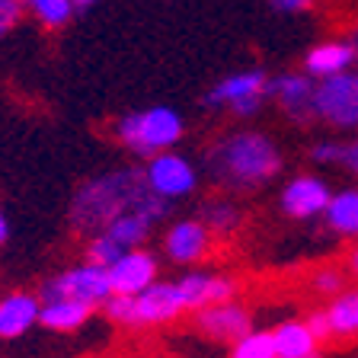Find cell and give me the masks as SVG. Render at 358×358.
Segmentation results:
<instances>
[{
    "label": "cell",
    "mask_w": 358,
    "mask_h": 358,
    "mask_svg": "<svg viewBox=\"0 0 358 358\" xmlns=\"http://www.w3.org/2000/svg\"><path fill=\"white\" fill-rule=\"evenodd\" d=\"M103 310L109 320L115 323H131L134 317V294H122V291H112L109 298L103 301Z\"/></svg>",
    "instance_id": "484cf974"
},
{
    "label": "cell",
    "mask_w": 358,
    "mask_h": 358,
    "mask_svg": "<svg viewBox=\"0 0 358 358\" xmlns=\"http://www.w3.org/2000/svg\"><path fill=\"white\" fill-rule=\"evenodd\" d=\"M201 221H205V227H208L211 234L227 237V234H234L240 227V208L234 205L231 199H215V201H208V205H205Z\"/></svg>",
    "instance_id": "603a6c76"
},
{
    "label": "cell",
    "mask_w": 358,
    "mask_h": 358,
    "mask_svg": "<svg viewBox=\"0 0 358 358\" xmlns=\"http://www.w3.org/2000/svg\"><path fill=\"white\" fill-rule=\"evenodd\" d=\"M122 253H125V246L119 243V240H112L109 234H93L87 243V262H96V266H106L109 268L115 259H122Z\"/></svg>",
    "instance_id": "d4e9b609"
},
{
    "label": "cell",
    "mask_w": 358,
    "mask_h": 358,
    "mask_svg": "<svg viewBox=\"0 0 358 358\" xmlns=\"http://www.w3.org/2000/svg\"><path fill=\"white\" fill-rule=\"evenodd\" d=\"M3 240H7V217L0 215V243H3Z\"/></svg>",
    "instance_id": "836d02e7"
},
{
    "label": "cell",
    "mask_w": 358,
    "mask_h": 358,
    "mask_svg": "<svg viewBox=\"0 0 358 358\" xmlns=\"http://www.w3.org/2000/svg\"><path fill=\"white\" fill-rule=\"evenodd\" d=\"M42 301L26 291H13L7 298H0V339H20L38 323Z\"/></svg>",
    "instance_id": "9a60e30c"
},
{
    "label": "cell",
    "mask_w": 358,
    "mask_h": 358,
    "mask_svg": "<svg viewBox=\"0 0 358 358\" xmlns=\"http://www.w3.org/2000/svg\"><path fill=\"white\" fill-rule=\"evenodd\" d=\"M93 3H96V0H74L77 10H87V7H93Z\"/></svg>",
    "instance_id": "e575fe53"
},
{
    "label": "cell",
    "mask_w": 358,
    "mask_h": 358,
    "mask_svg": "<svg viewBox=\"0 0 358 358\" xmlns=\"http://www.w3.org/2000/svg\"><path fill=\"white\" fill-rule=\"evenodd\" d=\"M349 268H352V272H355V275H358V243L352 246V253H349Z\"/></svg>",
    "instance_id": "d6a6232c"
},
{
    "label": "cell",
    "mask_w": 358,
    "mask_h": 358,
    "mask_svg": "<svg viewBox=\"0 0 358 358\" xmlns=\"http://www.w3.org/2000/svg\"><path fill=\"white\" fill-rule=\"evenodd\" d=\"M22 7L29 10L45 29H61L74 16V0H22Z\"/></svg>",
    "instance_id": "7402d4cb"
},
{
    "label": "cell",
    "mask_w": 358,
    "mask_h": 358,
    "mask_svg": "<svg viewBox=\"0 0 358 358\" xmlns=\"http://www.w3.org/2000/svg\"><path fill=\"white\" fill-rule=\"evenodd\" d=\"M310 285H313L317 294H329V298H333V294L343 291L345 278H343V272H339L336 266H323V268H317V272L310 275Z\"/></svg>",
    "instance_id": "4316f807"
},
{
    "label": "cell",
    "mask_w": 358,
    "mask_h": 358,
    "mask_svg": "<svg viewBox=\"0 0 358 358\" xmlns=\"http://www.w3.org/2000/svg\"><path fill=\"white\" fill-rule=\"evenodd\" d=\"M355 83H358V74H355Z\"/></svg>",
    "instance_id": "8d00e7d4"
},
{
    "label": "cell",
    "mask_w": 358,
    "mask_h": 358,
    "mask_svg": "<svg viewBox=\"0 0 358 358\" xmlns=\"http://www.w3.org/2000/svg\"><path fill=\"white\" fill-rule=\"evenodd\" d=\"M205 164L217 186L246 192L282 173V150L262 131H234L211 144Z\"/></svg>",
    "instance_id": "7a4b0ae2"
},
{
    "label": "cell",
    "mask_w": 358,
    "mask_h": 358,
    "mask_svg": "<svg viewBox=\"0 0 358 358\" xmlns=\"http://www.w3.org/2000/svg\"><path fill=\"white\" fill-rule=\"evenodd\" d=\"M211 237L215 234L205 227V221L186 217V221L170 224V231L164 237V253L176 266H192V262L205 259L211 253Z\"/></svg>",
    "instance_id": "8fae6325"
},
{
    "label": "cell",
    "mask_w": 358,
    "mask_h": 358,
    "mask_svg": "<svg viewBox=\"0 0 358 358\" xmlns=\"http://www.w3.org/2000/svg\"><path fill=\"white\" fill-rule=\"evenodd\" d=\"M186 310L182 298L176 291V282H154L134 294V317L131 323H141V327H154V323H170L176 320L179 313Z\"/></svg>",
    "instance_id": "7c38bea8"
},
{
    "label": "cell",
    "mask_w": 358,
    "mask_h": 358,
    "mask_svg": "<svg viewBox=\"0 0 358 358\" xmlns=\"http://www.w3.org/2000/svg\"><path fill=\"white\" fill-rule=\"evenodd\" d=\"M323 221L336 237L358 240V186H345L333 192L327 211H323Z\"/></svg>",
    "instance_id": "e0dca14e"
},
{
    "label": "cell",
    "mask_w": 358,
    "mask_h": 358,
    "mask_svg": "<svg viewBox=\"0 0 358 358\" xmlns=\"http://www.w3.org/2000/svg\"><path fill=\"white\" fill-rule=\"evenodd\" d=\"M349 45H352V48H355V58H358V29H355V32H352V38H349Z\"/></svg>",
    "instance_id": "d590c367"
},
{
    "label": "cell",
    "mask_w": 358,
    "mask_h": 358,
    "mask_svg": "<svg viewBox=\"0 0 358 358\" xmlns=\"http://www.w3.org/2000/svg\"><path fill=\"white\" fill-rule=\"evenodd\" d=\"M144 179L160 199H186L199 189V170L189 157L176 154V150H164V154L148 157L144 166Z\"/></svg>",
    "instance_id": "52a82bcc"
},
{
    "label": "cell",
    "mask_w": 358,
    "mask_h": 358,
    "mask_svg": "<svg viewBox=\"0 0 358 358\" xmlns=\"http://www.w3.org/2000/svg\"><path fill=\"white\" fill-rule=\"evenodd\" d=\"M150 227H154V221H150L148 215H141V211H125V215H119L115 221H109L106 234H109L112 240H119L125 250H134V246H141L144 240H148Z\"/></svg>",
    "instance_id": "ffe728a7"
},
{
    "label": "cell",
    "mask_w": 358,
    "mask_h": 358,
    "mask_svg": "<svg viewBox=\"0 0 358 358\" xmlns=\"http://www.w3.org/2000/svg\"><path fill=\"white\" fill-rule=\"evenodd\" d=\"M125 211H141L154 224L170 211V201L160 199L148 186L144 170L138 166H122V170L87 179L71 199V227L93 237V234H103L109 221H115Z\"/></svg>",
    "instance_id": "6da1fadb"
},
{
    "label": "cell",
    "mask_w": 358,
    "mask_h": 358,
    "mask_svg": "<svg viewBox=\"0 0 358 358\" xmlns=\"http://www.w3.org/2000/svg\"><path fill=\"white\" fill-rule=\"evenodd\" d=\"M211 288H215V275L211 272H189L176 282V291L182 298L186 310L199 313L201 307H211Z\"/></svg>",
    "instance_id": "44dd1931"
},
{
    "label": "cell",
    "mask_w": 358,
    "mask_h": 358,
    "mask_svg": "<svg viewBox=\"0 0 358 358\" xmlns=\"http://www.w3.org/2000/svg\"><path fill=\"white\" fill-rule=\"evenodd\" d=\"M231 358H275V343H272V329H250L231 343Z\"/></svg>",
    "instance_id": "cb8c5ba5"
},
{
    "label": "cell",
    "mask_w": 358,
    "mask_h": 358,
    "mask_svg": "<svg viewBox=\"0 0 358 358\" xmlns=\"http://www.w3.org/2000/svg\"><path fill=\"white\" fill-rule=\"evenodd\" d=\"M339 166H345L352 176H358V138L343 144V160H339Z\"/></svg>",
    "instance_id": "1f68e13d"
},
{
    "label": "cell",
    "mask_w": 358,
    "mask_h": 358,
    "mask_svg": "<svg viewBox=\"0 0 358 358\" xmlns=\"http://www.w3.org/2000/svg\"><path fill=\"white\" fill-rule=\"evenodd\" d=\"M182 131H186V122L170 106H150V109L141 112H128L115 125L119 141L138 157H154L164 154V150H173L182 138Z\"/></svg>",
    "instance_id": "3957f363"
},
{
    "label": "cell",
    "mask_w": 358,
    "mask_h": 358,
    "mask_svg": "<svg viewBox=\"0 0 358 358\" xmlns=\"http://www.w3.org/2000/svg\"><path fill=\"white\" fill-rule=\"evenodd\" d=\"M313 90H317V80L304 71H285V74L268 77V99L298 125L313 122Z\"/></svg>",
    "instance_id": "9c48e42d"
},
{
    "label": "cell",
    "mask_w": 358,
    "mask_h": 358,
    "mask_svg": "<svg viewBox=\"0 0 358 358\" xmlns=\"http://www.w3.org/2000/svg\"><path fill=\"white\" fill-rule=\"evenodd\" d=\"M109 282L112 291H122V294H141L148 285L157 282V259L134 246V250H125L122 259H115L109 266Z\"/></svg>",
    "instance_id": "4fadbf2b"
},
{
    "label": "cell",
    "mask_w": 358,
    "mask_h": 358,
    "mask_svg": "<svg viewBox=\"0 0 358 358\" xmlns=\"http://www.w3.org/2000/svg\"><path fill=\"white\" fill-rule=\"evenodd\" d=\"M272 343H275L278 358H320V343L317 336L307 329L304 320H285L272 329Z\"/></svg>",
    "instance_id": "2e32d148"
},
{
    "label": "cell",
    "mask_w": 358,
    "mask_h": 358,
    "mask_svg": "<svg viewBox=\"0 0 358 358\" xmlns=\"http://www.w3.org/2000/svg\"><path fill=\"white\" fill-rule=\"evenodd\" d=\"M266 99H268V74L259 71V67L221 77V80L205 93V106H208V109H231L240 119L256 115Z\"/></svg>",
    "instance_id": "277c9868"
},
{
    "label": "cell",
    "mask_w": 358,
    "mask_h": 358,
    "mask_svg": "<svg viewBox=\"0 0 358 358\" xmlns=\"http://www.w3.org/2000/svg\"><path fill=\"white\" fill-rule=\"evenodd\" d=\"M329 199H333V189H329L327 179L313 176V173H298L285 182L278 205L294 221H313V217H323Z\"/></svg>",
    "instance_id": "ba28073f"
},
{
    "label": "cell",
    "mask_w": 358,
    "mask_h": 358,
    "mask_svg": "<svg viewBox=\"0 0 358 358\" xmlns=\"http://www.w3.org/2000/svg\"><path fill=\"white\" fill-rule=\"evenodd\" d=\"M268 7L275 13H304L313 7V0H268Z\"/></svg>",
    "instance_id": "4dcf8cb0"
},
{
    "label": "cell",
    "mask_w": 358,
    "mask_h": 358,
    "mask_svg": "<svg viewBox=\"0 0 358 358\" xmlns=\"http://www.w3.org/2000/svg\"><path fill=\"white\" fill-rule=\"evenodd\" d=\"M93 310H96V307L80 304V301H74V298L45 301L42 313H38V323H42L45 329H55V333H74V329H80L83 323L90 320Z\"/></svg>",
    "instance_id": "ac0fdd59"
},
{
    "label": "cell",
    "mask_w": 358,
    "mask_h": 358,
    "mask_svg": "<svg viewBox=\"0 0 358 358\" xmlns=\"http://www.w3.org/2000/svg\"><path fill=\"white\" fill-rule=\"evenodd\" d=\"M275 358H278V355H275Z\"/></svg>",
    "instance_id": "74e56055"
},
{
    "label": "cell",
    "mask_w": 358,
    "mask_h": 358,
    "mask_svg": "<svg viewBox=\"0 0 358 358\" xmlns=\"http://www.w3.org/2000/svg\"><path fill=\"white\" fill-rule=\"evenodd\" d=\"M327 313H329V323H333L336 339H352V336H358V288L333 294Z\"/></svg>",
    "instance_id": "d6986e66"
},
{
    "label": "cell",
    "mask_w": 358,
    "mask_h": 358,
    "mask_svg": "<svg viewBox=\"0 0 358 358\" xmlns=\"http://www.w3.org/2000/svg\"><path fill=\"white\" fill-rule=\"evenodd\" d=\"M195 327L208 339H215V343H237L240 336H246L253 329V317L237 301H224V304L201 307L195 313Z\"/></svg>",
    "instance_id": "30bf717a"
},
{
    "label": "cell",
    "mask_w": 358,
    "mask_h": 358,
    "mask_svg": "<svg viewBox=\"0 0 358 358\" xmlns=\"http://www.w3.org/2000/svg\"><path fill=\"white\" fill-rule=\"evenodd\" d=\"M355 61L358 58H355V48L349 45V38H329V42L313 45L310 52L304 55V74H310L313 80H323V77L345 74Z\"/></svg>",
    "instance_id": "5bb4252c"
},
{
    "label": "cell",
    "mask_w": 358,
    "mask_h": 358,
    "mask_svg": "<svg viewBox=\"0 0 358 358\" xmlns=\"http://www.w3.org/2000/svg\"><path fill=\"white\" fill-rule=\"evenodd\" d=\"M22 13H26L22 0H0V38L10 36V32L20 26Z\"/></svg>",
    "instance_id": "f1b7e54d"
},
{
    "label": "cell",
    "mask_w": 358,
    "mask_h": 358,
    "mask_svg": "<svg viewBox=\"0 0 358 358\" xmlns=\"http://www.w3.org/2000/svg\"><path fill=\"white\" fill-rule=\"evenodd\" d=\"M307 329H310L313 336H317V343H327V339H333V323H329V313L327 307H320V310L307 313Z\"/></svg>",
    "instance_id": "f546056e"
},
{
    "label": "cell",
    "mask_w": 358,
    "mask_h": 358,
    "mask_svg": "<svg viewBox=\"0 0 358 358\" xmlns=\"http://www.w3.org/2000/svg\"><path fill=\"white\" fill-rule=\"evenodd\" d=\"M112 294V282H109V268L96 266V262H83L61 272V275L48 278L38 291V301H58V298H74L80 304L90 307H103V301Z\"/></svg>",
    "instance_id": "5b68a950"
},
{
    "label": "cell",
    "mask_w": 358,
    "mask_h": 358,
    "mask_svg": "<svg viewBox=\"0 0 358 358\" xmlns=\"http://www.w3.org/2000/svg\"><path fill=\"white\" fill-rule=\"evenodd\" d=\"M313 119L327 122L339 131L358 128V83L355 74H336L317 80L313 90Z\"/></svg>",
    "instance_id": "8992f818"
},
{
    "label": "cell",
    "mask_w": 358,
    "mask_h": 358,
    "mask_svg": "<svg viewBox=\"0 0 358 358\" xmlns=\"http://www.w3.org/2000/svg\"><path fill=\"white\" fill-rule=\"evenodd\" d=\"M310 160L313 164H339L343 160V141H333V138H323V141H313L310 144Z\"/></svg>",
    "instance_id": "83f0119b"
}]
</instances>
